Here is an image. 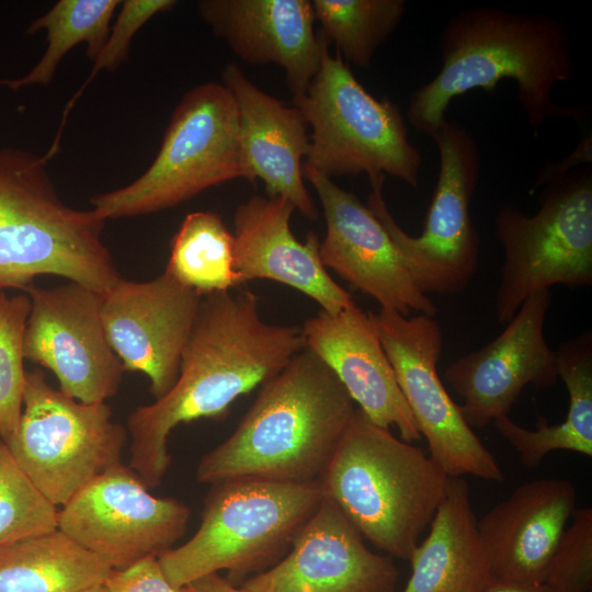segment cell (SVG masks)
<instances>
[{"label":"cell","mask_w":592,"mask_h":592,"mask_svg":"<svg viewBox=\"0 0 592 592\" xmlns=\"http://www.w3.org/2000/svg\"><path fill=\"white\" fill-rule=\"evenodd\" d=\"M305 349L300 328L262 319L250 291L203 296L177 382L127 418L129 467L148 488L169 466L168 437L182 423L221 419L240 396L261 387Z\"/></svg>","instance_id":"cell-1"},{"label":"cell","mask_w":592,"mask_h":592,"mask_svg":"<svg viewBox=\"0 0 592 592\" xmlns=\"http://www.w3.org/2000/svg\"><path fill=\"white\" fill-rule=\"evenodd\" d=\"M442 66L410 96L407 118L431 136L446 119L451 102L476 89L493 94L512 79L527 123L536 135L551 116L582 119L580 107L553 98L558 82L574 75L566 25L542 13L475 5L453 14L440 36Z\"/></svg>","instance_id":"cell-2"},{"label":"cell","mask_w":592,"mask_h":592,"mask_svg":"<svg viewBox=\"0 0 592 592\" xmlns=\"http://www.w3.org/2000/svg\"><path fill=\"white\" fill-rule=\"evenodd\" d=\"M356 408L332 371L305 346L265 382L235 431L198 462V482L320 478Z\"/></svg>","instance_id":"cell-3"},{"label":"cell","mask_w":592,"mask_h":592,"mask_svg":"<svg viewBox=\"0 0 592 592\" xmlns=\"http://www.w3.org/2000/svg\"><path fill=\"white\" fill-rule=\"evenodd\" d=\"M318 480L363 538L388 557L409 560L451 477L422 448L356 409Z\"/></svg>","instance_id":"cell-4"},{"label":"cell","mask_w":592,"mask_h":592,"mask_svg":"<svg viewBox=\"0 0 592 592\" xmlns=\"http://www.w3.org/2000/svg\"><path fill=\"white\" fill-rule=\"evenodd\" d=\"M47 161L0 149V292L56 275L104 293L121 278L102 238L106 220L64 203Z\"/></svg>","instance_id":"cell-5"},{"label":"cell","mask_w":592,"mask_h":592,"mask_svg":"<svg viewBox=\"0 0 592 592\" xmlns=\"http://www.w3.org/2000/svg\"><path fill=\"white\" fill-rule=\"evenodd\" d=\"M322 498L319 480L213 485L200 527L186 543L158 557L161 569L175 587L220 570L228 571L234 584L258 574L287 554Z\"/></svg>","instance_id":"cell-6"},{"label":"cell","mask_w":592,"mask_h":592,"mask_svg":"<svg viewBox=\"0 0 592 592\" xmlns=\"http://www.w3.org/2000/svg\"><path fill=\"white\" fill-rule=\"evenodd\" d=\"M235 179L250 182L237 105L223 83L205 82L187 91L174 109L149 168L126 186L90 202L105 220L140 216Z\"/></svg>","instance_id":"cell-7"},{"label":"cell","mask_w":592,"mask_h":592,"mask_svg":"<svg viewBox=\"0 0 592 592\" xmlns=\"http://www.w3.org/2000/svg\"><path fill=\"white\" fill-rule=\"evenodd\" d=\"M312 133L305 162L328 178L367 174L397 178L417 187L422 155L409 140L405 118L388 98H374L325 39L321 64L294 103Z\"/></svg>","instance_id":"cell-8"},{"label":"cell","mask_w":592,"mask_h":592,"mask_svg":"<svg viewBox=\"0 0 592 592\" xmlns=\"http://www.w3.org/2000/svg\"><path fill=\"white\" fill-rule=\"evenodd\" d=\"M546 185L533 215L506 205L496 217L504 262L494 307L502 323L533 294L592 285L591 170L574 169Z\"/></svg>","instance_id":"cell-9"},{"label":"cell","mask_w":592,"mask_h":592,"mask_svg":"<svg viewBox=\"0 0 592 592\" xmlns=\"http://www.w3.org/2000/svg\"><path fill=\"white\" fill-rule=\"evenodd\" d=\"M439 150L440 168L421 235L407 234L383 197L384 180L371 183L367 206L395 243L417 287L425 295H451L465 289L476 274L479 238L469 213L481 168L471 134L447 121L430 136Z\"/></svg>","instance_id":"cell-10"},{"label":"cell","mask_w":592,"mask_h":592,"mask_svg":"<svg viewBox=\"0 0 592 592\" xmlns=\"http://www.w3.org/2000/svg\"><path fill=\"white\" fill-rule=\"evenodd\" d=\"M126 430L105 402L84 403L53 388L41 369L26 372L19 428L7 444L18 464L57 509L81 488L123 464Z\"/></svg>","instance_id":"cell-11"},{"label":"cell","mask_w":592,"mask_h":592,"mask_svg":"<svg viewBox=\"0 0 592 592\" xmlns=\"http://www.w3.org/2000/svg\"><path fill=\"white\" fill-rule=\"evenodd\" d=\"M373 318L430 457L451 478L471 475L502 482L499 463L467 424L439 376L443 349L439 321L423 314L408 317L382 308Z\"/></svg>","instance_id":"cell-12"},{"label":"cell","mask_w":592,"mask_h":592,"mask_svg":"<svg viewBox=\"0 0 592 592\" xmlns=\"http://www.w3.org/2000/svg\"><path fill=\"white\" fill-rule=\"evenodd\" d=\"M190 509L158 498L123 464L81 488L58 509V528L112 569L159 557L185 534Z\"/></svg>","instance_id":"cell-13"},{"label":"cell","mask_w":592,"mask_h":592,"mask_svg":"<svg viewBox=\"0 0 592 592\" xmlns=\"http://www.w3.org/2000/svg\"><path fill=\"white\" fill-rule=\"evenodd\" d=\"M31 308L24 358L49 369L59 390L84 403L105 402L119 388L124 368L102 322V294L76 282L23 289Z\"/></svg>","instance_id":"cell-14"},{"label":"cell","mask_w":592,"mask_h":592,"mask_svg":"<svg viewBox=\"0 0 592 592\" xmlns=\"http://www.w3.org/2000/svg\"><path fill=\"white\" fill-rule=\"evenodd\" d=\"M549 305V291L533 294L497 338L446 367L444 379L462 398L459 409L471 429L509 415L527 385L556 384L557 354L545 338Z\"/></svg>","instance_id":"cell-15"},{"label":"cell","mask_w":592,"mask_h":592,"mask_svg":"<svg viewBox=\"0 0 592 592\" xmlns=\"http://www.w3.org/2000/svg\"><path fill=\"white\" fill-rule=\"evenodd\" d=\"M202 297L166 272L146 282L121 277L102 294L101 317L112 350L124 372L149 378L156 399L177 382Z\"/></svg>","instance_id":"cell-16"},{"label":"cell","mask_w":592,"mask_h":592,"mask_svg":"<svg viewBox=\"0 0 592 592\" xmlns=\"http://www.w3.org/2000/svg\"><path fill=\"white\" fill-rule=\"evenodd\" d=\"M303 174L314 186L325 214L327 232L319 247L325 267L375 299L382 309L434 317L436 306L417 287L390 236L368 206L306 162Z\"/></svg>","instance_id":"cell-17"},{"label":"cell","mask_w":592,"mask_h":592,"mask_svg":"<svg viewBox=\"0 0 592 592\" xmlns=\"http://www.w3.org/2000/svg\"><path fill=\"white\" fill-rule=\"evenodd\" d=\"M390 557L372 551L340 509L323 496L287 554L246 580V592H394Z\"/></svg>","instance_id":"cell-18"},{"label":"cell","mask_w":592,"mask_h":592,"mask_svg":"<svg viewBox=\"0 0 592 592\" xmlns=\"http://www.w3.org/2000/svg\"><path fill=\"white\" fill-rule=\"evenodd\" d=\"M300 330L305 346L332 371L369 421L387 430L397 429L406 442L420 440L373 312L363 311L356 304L337 314L320 310Z\"/></svg>","instance_id":"cell-19"},{"label":"cell","mask_w":592,"mask_h":592,"mask_svg":"<svg viewBox=\"0 0 592 592\" xmlns=\"http://www.w3.org/2000/svg\"><path fill=\"white\" fill-rule=\"evenodd\" d=\"M197 9L241 60L280 66L294 103L305 95L320 68L325 43L314 31L310 0H202Z\"/></svg>","instance_id":"cell-20"},{"label":"cell","mask_w":592,"mask_h":592,"mask_svg":"<svg viewBox=\"0 0 592 592\" xmlns=\"http://www.w3.org/2000/svg\"><path fill=\"white\" fill-rule=\"evenodd\" d=\"M294 205L281 196L254 195L234 214L235 270L241 284L271 280L307 295L321 310L337 314L355 303L329 274L315 232L299 241L289 220Z\"/></svg>","instance_id":"cell-21"},{"label":"cell","mask_w":592,"mask_h":592,"mask_svg":"<svg viewBox=\"0 0 592 592\" xmlns=\"http://www.w3.org/2000/svg\"><path fill=\"white\" fill-rule=\"evenodd\" d=\"M576 498L568 479H535L477 520L494 579L543 583L553 551L576 509Z\"/></svg>","instance_id":"cell-22"},{"label":"cell","mask_w":592,"mask_h":592,"mask_svg":"<svg viewBox=\"0 0 592 592\" xmlns=\"http://www.w3.org/2000/svg\"><path fill=\"white\" fill-rule=\"evenodd\" d=\"M221 83L238 110L240 143L250 182L261 179L267 196L288 200L305 217L318 210L304 183L303 158L309 146L308 124L297 106H287L228 64Z\"/></svg>","instance_id":"cell-23"},{"label":"cell","mask_w":592,"mask_h":592,"mask_svg":"<svg viewBox=\"0 0 592 592\" xmlns=\"http://www.w3.org/2000/svg\"><path fill=\"white\" fill-rule=\"evenodd\" d=\"M429 526L410 556L411 574L402 592H489L496 579L465 479L451 478Z\"/></svg>","instance_id":"cell-24"},{"label":"cell","mask_w":592,"mask_h":592,"mask_svg":"<svg viewBox=\"0 0 592 592\" xmlns=\"http://www.w3.org/2000/svg\"><path fill=\"white\" fill-rule=\"evenodd\" d=\"M557 354L558 378L563 382L569 407L562 422L548 424L539 417L535 430L521 426L509 418L493 421L497 431L519 453L527 468L539 466L554 451H569L592 456V332L561 343Z\"/></svg>","instance_id":"cell-25"},{"label":"cell","mask_w":592,"mask_h":592,"mask_svg":"<svg viewBox=\"0 0 592 592\" xmlns=\"http://www.w3.org/2000/svg\"><path fill=\"white\" fill-rule=\"evenodd\" d=\"M112 568L59 528L0 546V592H76Z\"/></svg>","instance_id":"cell-26"},{"label":"cell","mask_w":592,"mask_h":592,"mask_svg":"<svg viewBox=\"0 0 592 592\" xmlns=\"http://www.w3.org/2000/svg\"><path fill=\"white\" fill-rule=\"evenodd\" d=\"M166 273L201 296L241 285L235 270V239L213 212L186 215L170 246Z\"/></svg>","instance_id":"cell-27"},{"label":"cell","mask_w":592,"mask_h":592,"mask_svg":"<svg viewBox=\"0 0 592 592\" xmlns=\"http://www.w3.org/2000/svg\"><path fill=\"white\" fill-rule=\"evenodd\" d=\"M121 1L59 0L49 11L32 22L26 32L45 30L47 47L39 61L21 78L2 79L0 87L20 90L30 86L49 84L61 59L80 43L93 61L105 43L111 20Z\"/></svg>","instance_id":"cell-28"},{"label":"cell","mask_w":592,"mask_h":592,"mask_svg":"<svg viewBox=\"0 0 592 592\" xmlns=\"http://www.w3.org/2000/svg\"><path fill=\"white\" fill-rule=\"evenodd\" d=\"M320 35L348 65L369 68L406 14L403 0H311Z\"/></svg>","instance_id":"cell-29"},{"label":"cell","mask_w":592,"mask_h":592,"mask_svg":"<svg viewBox=\"0 0 592 592\" xmlns=\"http://www.w3.org/2000/svg\"><path fill=\"white\" fill-rule=\"evenodd\" d=\"M58 528V509L34 486L0 439V546Z\"/></svg>","instance_id":"cell-30"},{"label":"cell","mask_w":592,"mask_h":592,"mask_svg":"<svg viewBox=\"0 0 592 592\" xmlns=\"http://www.w3.org/2000/svg\"><path fill=\"white\" fill-rule=\"evenodd\" d=\"M30 308L26 293L0 292V439L5 444L16 433L23 410V334Z\"/></svg>","instance_id":"cell-31"},{"label":"cell","mask_w":592,"mask_h":592,"mask_svg":"<svg viewBox=\"0 0 592 592\" xmlns=\"http://www.w3.org/2000/svg\"><path fill=\"white\" fill-rule=\"evenodd\" d=\"M544 584L553 592L592 590V509H574L549 559Z\"/></svg>","instance_id":"cell-32"},{"label":"cell","mask_w":592,"mask_h":592,"mask_svg":"<svg viewBox=\"0 0 592 592\" xmlns=\"http://www.w3.org/2000/svg\"><path fill=\"white\" fill-rule=\"evenodd\" d=\"M121 11L116 22L111 26L110 33L100 53L93 60L90 76L82 83L79 91L68 102L62 121L53 143L59 147L60 135L66 123V117L75 102L91 80L102 70H114L127 59L132 41L136 33L156 14L170 10L175 5L173 0H126L121 2Z\"/></svg>","instance_id":"cell-33"},{"label":"cell","mask_w":592,"mask_h":592,"mask_svg":"<svg viewBox=\"0 0 592 592\" xmlns=\"http://www.w3.org/2000/svg\"><path fill=\"white\" fill-rule=\"evenodd\" d=\"M104 585L107 592H198L192 584L173 585L155 556L145 557L123 569H112Z\"/></svg>","instance_id":"cell-34"},{"label":"cell","mask_w":592,"mask_h":592,"mask_svg":"<svg viewBox=\"0 0 592 592\" xmlns=\"http://www.w3.org/2000/svg\"><path fill=\"white\" fill-rule=\"evenodd\" d=\"M591 135L582 137L577 148L562 161L543 166L537 173L534 189L567 175L570 170L581 161L591 162Z\"/></svg>","instance_id":"cell-35"},{"label":"cell","mask_w":592,"mask_h":592,"mask_svg":"<svg viewBox=\"0 0 592 592\" xmlns=\"http://www.w3.org/2000/svg\"><path fill=\"white\" fill-rule=\"evenodd\" d=\"M198 592H246L237 588L227 578L216 573H209L191 583Z\"/></svg>","instance_id":"cell-36"},{"label":"cell","mask_w":592,"mask_h":592,"mask_svg":"<svg viewBox=\"0 0 592 592\" xmlns=\"http://www.w3.org/2000/svg\"><path fill=\"white\" fill-rule=\"evenodd\" d=\"M489 592H553L544 583H522L505 580H494Z\"/></svg>","instance_id":"cell-37"},{"label":"cell","mask_w":592,"mask_h":592,"mask_svg":"<svg viewBox=\"0 0 592 592\" xmlns=\"http://www.w3.org/2000/svg\"><path fill=\"white\" fill-rule=\"evenodd\" d=\"M76 592H107V589L103 583V584L94 585V587L76 591Z\"/></svg>","instance_id":"cell-38"}]
</instances>
